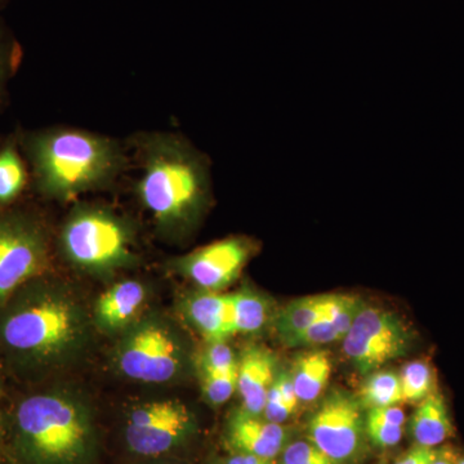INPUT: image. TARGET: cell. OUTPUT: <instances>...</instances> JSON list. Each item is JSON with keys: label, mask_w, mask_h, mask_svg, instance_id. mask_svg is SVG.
Wrapping results in <instances>:
<instances>
[{"label": "cell", "mask_w": 464, "mask_h": 464, "mask_svg": "<svg viewBox=\"0 0 464 464\" xmlns=\"http://www.w3.org/2000/svg\"><path fill=\"white\" fill-rule=\"evenodd\" d=\"M365 433L375 447L387 449L399 444L404 433V427L392 426V424L366 417Z\"/></svg>", "instance_id": "obj_27"}, {"label": "cell", "mask_w": 464, "mask_h": 464, "mask_svg": "<svg viewBox=\"0 0 464 464\" xmlns=\"http://www.w3.org/2000/svg\"><path fill=\"white\" fill-rule=\"evenodd\" d=\"M232 334H252L264 328L268 319V304L250 290L230 295Z\"/></svg>", "instance_id": "obj_19"}, {"label": "cell", "mask_w": 464, "mask_h": 464, "mask_svg": "<svg viewBox=\"0 0 464 464\" xmlns=\"http://www.w3.org/2000/svg\"><path fill=\"white\" fill-rule=\"evenodd\" d=\"M136 191L161 230L182 235L199 222L212 198L209 158L181 134L146 132L134 139Z\"/></svg>", "instance_id": "obj_1"}, {"label": "cell", "mask_w": 464, "mask_h": 464, "mask_svg": "<svg viewBox=\"0 0 464 464\" xmlns=\"http://www.w3.org/2000/svg\"><path fill=\"white\" fill-rule=\"evenodd\" d=\"M282 464H335L311 441H295L282 451Z\"/></svg>", "instance_id": "obj_26"}, {"label": "cell", "mask_w": 464, "mask_h": 464, "mask_svg": "<svg viewBox=\"0 0 464 464\" xmlns=\"http://www.w3.org/2000/svg\"><path fill=\"white\" fill-rule=\"evenodd\" d=\"M226 464H271V460L264 459L256 456H250V454L237 453L234 457L228 459Z\"/></svg>", "instance_id": "obj_33"}, {"label": "cell", "mask_w": 464, "mask_h": 464, "mask_svg": "<svg viewBox=\"0 0 464 464\" xmlns=\"http://www.w3.org/2000/svg\"><path fill=\"white\" fill-rule=\"evenodd\" d=\"M365 432L359 400L335 390L323 400L308 422V441L335 464L350 462L359 454Z\"/></svg>", "instance_id": "obj_8"}, {"label": "cell", "mask_w": 464, "mask_h": 464, "mask_svg": "<svg viewBox=\"0 0 464 464\" xmlns=\"http://www.w3.org/2000/svg\"><path fill=\"white\" fill-rule=\"evenodd\" d=\"M344 295H311L295 299L283 308L277 317V332L288 343L290 340L320 322L341 304Z\"/></svg>", "instance_id": "obj_16"}, {"label": "cell", "mask_w": 464, "mask_h": 464, "mask_svg": "<svg viewBox=\"0 0 464 464\" xmlns=\"http://www.w3.org/2000/svg\"><path fill=\"white\" fill-rule=\"evenodd\" d=\"M201 387L210 404L219 406L231 399L237 390V373L216 374L201 372Z\"/></svg>", "instance_id": "obj_25"}, {"label": "cell", "mask_w": 464, "mask_h": 464, "mask_svg": "<svg viewBox=\"0 0 464 464\" xmlns=\"http://www.w3.org/2000/svg\"><path fill=\"white\" fill-rule=\"evenodd\" d=\"M457 464H464V457L459 458V459H458Z\"/></svg>", "instance_id": "obj_35"}, {"label": "cell", "mask_w": 464, "mask_h": 464, "mask_svg": "<svg viewBox=\"0 0 464 464\" xmlns=\"http://www.w3.org/2000/svg\"><path fill=\"white\" fill-rule=\"evenodd\" d=\"M227 441L237 453L273 460L288 445V431L283 424L241 409L228 420Z\"/></svg>", "instance_id": "obj_12"}, {"label": "cell", "mask_w": 464, "mask_h": 464, "mask_svg": "<svg viewBox=\"0 0 464 464\" xmlns=\"http://www.w3.org/2000/svg\"><path fill=\"white\" fill-rule=\"evenodd\" d=\"M44 235L21 218L0 221V299L36 276L47 266Z\"/></svg>", "instance_id": "obj_9"}, {"label": "cell", "mask_w": 464, "mask_h": 464, "mask_svg": "<svg viewBox=\"0 0 464 464\" xmlns=\"http://www.w3.org/2000/svg\"><path fill=\"white\" fill-rule=\"evenodd\" d=\"M188 319L208 343L232 337L230 295L204 290L188 304Z\"/></svg>", "instance_id": "obj_14"}, {"label": "cell", "mask_w": 464, "mask_h": 464, "mask_svg": "<svg viewBox=\"0 0 464 464\" xmlns=\"http://www.w3.org/2000/svg\"><path fill=\"white\" fill-rule=\"evenodd\" d=\"M362 401L369 409L395 406L404 402L399 374L387 371L375 372L362 386Z\"/></svg>", "instance_id": "obj_20"}, {"label": "cell", "mask_w": 464, "mask_h": 464, "mask_svg": "<svg viewBox=\"0 0 464 464\" xmlns=\"http://www.w3.org/2000/svg\"><path fill=\"white\" fill-rule=\"evenodd\" d=\"M181 365L179 348L172 335L157 325L134 332L119 353V366L127 377L145 383L172 380Z\"/></svg>", "instance_id": "obj_11"}, {"label": "cell", "mask_w": 464, "mask_h": 464, "mask_svg": "<svg viewBox=\"0 0 464 464\" xmlns=\"http://www.w3.org/2000/svg\"><path fill=\"white\" fill-rule=\"evenodd\" d=\"M342 341L348 360L360 373L366 374L405 355L411 334L395 314L364 306Z\"/></svg>", "instance_id": "obj_6"}, {"label": "cell", "mask_w": 464, "mask_h": 464, "mask_svg": "<svg viewBox=\"0 0 464 464\" xmlns=\"http://www.w3.org/2000/svg\"><path fill=\"white\" fill-rule=\"evenodd\" d=\"M78 325L72 304L61 299H44L8 317L3 338L14 350L47 355L74 340Z\"/></svg>", "instance_id": "obj_5"}, {"label": "cell", "mask_w": 464, "mask_h": 464, "mask_svg": "<svg viewBox=\"0 0 464 464\" xmlns=\"http://www.w3.org/2000/svg\"><path fill=\"white\" fill-rule=\"evenodd\" d=\"M458 458L450 448H441L438 450V456L432 464H457Z\"/></svg>", "instance_id": "obj_34"}, {"label": "cell", "mask_w": 464, "mask_h": 464, "mask_svg": "<svg viewBox=\"0 0 464 464\" xmlns=\"http://www.w3.org/2000/svg\"><path fill=\"white\" fill-rule=\"evenodd\" d=\"M404 402H420L435 392V377L429 362H409L399 374Z\"/></svg>", "instance_id": "obj_21"}, {"label": "cell", "mask_w": 464, "mask_h": 464, "mask_svg": "<svg viewBox=\"0 0 464 464\" xmlns=\"http://www.w3.org/2000/svg\"><path fill=\"white\" fill-rule=\"evenodd\" d=\"M132 232L121 217L97 207H81L70 215L61 246L72 264L108 270L132 258Z\"/></svg>", "instance_id": "obj_4"}, {"label": "cell", "mask_w": 464, "mask_h": 464, "mask_svg": "<svg viewBox=\"0 0 464 464\" xmlns=\"http://www.w3.org/2000/svg\"><path fill=\"white\" fill-rule=\"evenodd\" d=\"M275 386L279 390L280 395L284 401L288 404L293 411L297 409L299 402L297 391H295V383H293L292 375L290 373H280L276 375L274 381Z\"/></svg>", "instance_id": "obj_31"}, {"label": "cell", "mask_w": 464, "mask_h": 464, "mask_svg": "<svg viewBox=\"0 0 464 464\" xmlns=\"http://www.w3.org/2000/svg\"><path fill=\"white\" fill-rule=\"evenodd\" d=\"M295 413L292 409L289 408L288 404L284 401L282 395H280L277 387L273 384L270 392H268L267 400H266V405L264 409V417L270 422L282 424Z\"/></svg>", "instance_id": "obj_28"}, {"label": "cell", "mask_w": 464, "mask_h": 464, "mask_svg": "<svg viewBox=\"0 0 464 464\" xmlns=\"http://www.w3.org/2000/svg\"><path fill=\"white\" fill-rule=\"evenodd\" d=\"M290 375L299 401H314L325 390L331 378V357L320 350L304 353L295 359Z\"/></svg>", "instance_id": "obj_18"}, {"label": "cell", "mask_w": 464, "mask_h": 464, "mask_svg": "<svg viewBox=\"0 0 464 464\" xmlns=\"http://www.w3.org/2000/svg\"><path fill=\"white\" fill-rule=\"evenodd\" d=\"M26 182L25 167L14 146L0 151V203H8L20 194Z\"/></svg>", "instance_id": "obj_22"}, {"label": "cell", "mask_w": 464, "mask_h": 464, "mask_svg": "<svg viewBox=\"0 0 464 464\" xmlns=\"http://www.w3.org/2000/svg\"><path fill=\"white\" fill-rule=\"evenodd\" d=\"M146 293L141 283L127 280L103 293L97 304V316L108 328H121L139 313Z\"/></svg>", "instance_id": "obj_17"}, {"label": "cell", "mask_w": 464, "mask_h": 464, "mask_svg": "<svg viewBox=\"0 0 464 464\" xmlns=\"http://www.w3.org/2000/svg\"><path fill=\"white\" fill-rule=\"evenodd\" d=\"M17 448L27 464H87L93 430L83 409L70 399L36 395L18 406Z\"/></svg>", "instance_id": "obj_3"}, {"label": "cell", "mask_w": 464, "mask_h": 464, "mask_svg": "<svg viewBox=\"0 0 464 464\" xmlns=\"http://www.w3.org/2000/svg\"><path fill=\"white\" fill-rule=\"evenodd\" d=\"M409 429L415 444L422 447L436 448L453 438L454 427L448 405L439 392L435 391L418 404Z\"/></svg>", "instance_id": "obj_15"}, {"label": "cell", "mask_w": 464, "mask_h": 464, "mask_svg": "<svg viewBox=\"0 0 464 464\" xmlns=\"http://www.w3.org/2000/svg\"><path fill=\"white\" fill-rule=\"evenodd\" d=\"M256 249L257 244L249 237H225L179 258L177 267L199 288L219 292L240 276Z\"/></svg>", "instance_id": "obj_10"}, {"label": "cell", "mask_w": 464, "mask_h": 464, "mask_svg": "<svg viewBox=\"0 0 464 464\" xmlns=\"http://www.w3.org/2000/svg\"><path fill=\"white\" fill-rule=\"evenodd\" d=\"M366 417L381 420V422L392 424V426L404 427L406 417L404 411L395 406H384V408L369 409Z\"/></svg>", "instance_id": "obj_30"}, {"label": "cell", "mask_w": 464, "mask_h": 464, "mask_svg": "<svg viewBox=\"0 0 464 464\" xmlns=\"http://www.w3.org/2000/svg\"><path fill=\"white\" fill-rule=\"evenodd\" d=\"M237 365L239 362L226 342L209 343L200 359V372L204 373H237Z\"/></svg>", "instance_id": "obj_23"}, {"label": "cell", "mask_w": 464, "mask_h": 464, "mask_svg": "<svg viewBox=\"0 0 464 464\" xmlns=\"http://www.w3.org/2000/svg\"><path fill=\"white\" fill-rule=\"evenodd\" d=\"M9 50H11V43L5 30L0 26V82H2L3 72H5V63L8 61Z\"/></svg>", "instance_id": "obj_32"}, {"label": "cell", "mask_w": 464, "mask_h": 464, "mask_svg": "<svg viewBox=\"0 0 464 464\" xmlns=\"http://www.w3.org/2000/svg\"><path fill=\"white\" fill-rule=\"evenodd\" d=\"M194 431V417L181 402L152 401L128 415L125 442L137 456L159 457L179 448Z\"/></svg>", "instance_id": "obj_7"}, {"label": "cell", "mask_w": 464, "mask_h": 464, "mask_svg": "<svg viewBox=\"0 0 464 464\" xmlns=\"http://www.w3.org/2000/svg\"><path fill=\"white\" fill-rule=\"evenodd\" d=\"M333 313L331 315L324 317L320 322L314 324L307 331L290 340L288 342L289 346L316 347L343 340L340 331L333 322Z\"/></svg>", "instance_id": "obj_24"}, {"label": "cell", "mask_w": 464, "mask_h": 464, "mask_svg": "<svg viewBox=\"0 0 464 464\" xmlns=\"http://www.w3.org/2000/svg\"><path fill=\"white\" fill-rule=\"evenodd\" d=\"M438 450L436 448L415 444L393 464H432L438 456Z\"/></svg>", "instance_id": "obj_29"}, {"label": "cell", "mask_w": 464, "mask_h": 464, "mask_svg": "<svg viewBox=\"0 0 464 464\" xmlns=\"http://www.w3.org/2000/svg\"><path fill=\"white\" fill-rule=\"evenodd\" d=\"M30 154L42 190L63 200L108 188L128 164L123 146L116 140L78 128L36 134Z\"/></svg>", "instance_id": "obj_2"}, {"label": "cell", "mask_w": 464, "mask_h": 464, "mask_svg": "<svg viewBox=\"0 0 464 464\" xmlns=\"http://www.w3.org/2000/svg\"><path fill=\"white\" fill-rule=\"evenodd\" d=\"M276 359L270 350L252 346L244 351L237 365V391L243 411L262 415L268 392L276 378Z\"/></svg>", "instance_id": "obj_13"}]
</instances>
